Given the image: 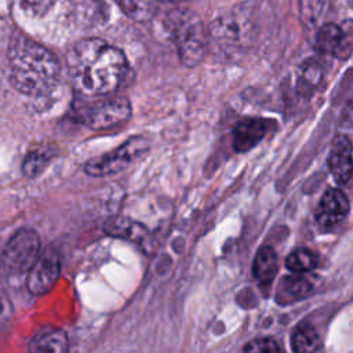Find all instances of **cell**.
<instances>
[{
    "label": "cell",
    "mask_w": 353,
    "mask_h": 353,
    "mask_svg": "<svg viewBox=\"0 0 353 353\" xmlns=\"http://www.w3.org/2000/svg\"><path fill=\"white\" fill-rule=\"evenodd\" d=\"M72 85L85 97L110 95L127 72L125 55L101 39H83L66 55Z\"/></svg>",
    "instance_id": "cell-1"
},
{
    "label": "cell",
    "mask_w": 353,
    "mask_h": 353,
    "mask_svg": "<svg viewBox=\"0 0 353 353\" xmlns=\"http://www.w3.org/2000/svg\"><path fill=\"white\" fill-rule=\"evenodd\" d=\"M8 79L14 88L26 95L50 94L59 81L61 66L44 46L15 32L7 50Z\"/></svg>",
    "instance_id": "cell-2"
},
{
    "label": "cell",
    "mask_w": 353,
    "mask_h": 353,
    "mask_svg": "<svg viewBox=\"0 0 353 353\" xmlns=\"http://www.w3.org/2000/svg\"><path fill=\"white\" fill-rule=\"evenodd\" d=\"M178 55L183 65L196 66L203 61L208 50V32L200 18L190 12H175L170 25Z\"/></svg>",
    "instance_id": "cell-3"
},
{
    "label": "cell",
    "mask_w": 353,
    "mask_h": 353,
    "mask_svg": "<svg viewBox=\"0 0 353 353\" xmlns=\"http://www.w3.org/2000/svg\"><path fill=\"white\" fill-rule=\"evenodd\" d=\"M131 103L125 97L99 95L79 109L80 121L91 130L102 131L114 128L131 117Z\"/></svg>",
    "instance_id": "cell-4"
},
{
    "label": "cell",
    "mask_w": 353,
    "mask_h": 353,
    "mask_svg": "<svg viewBox=\"0 0 353 353\" xmlns=\"http://www.w3.org/2000/svg\"><path fill=\"white\" fill-rule=\"evenodd\" d=\"M39 255V234L32 229H21L8 240L3 250L0 259L1 272L8 277L25 274L29 272Z\"/></svg>",
    "instance_id": "cell-5"
},
{
    "label": "cell",
    "mask_w": 353,
    "mask_h": 353,
    "mask_svg": "<svg viewBox=\"0 0 353 353\" xmlns=\"http://www.w3.org/2000/svg\"><path fill=\"white\" fill-rule=\"evenodd\" d=\"M149 150V141L141 135L127 139L123 145L103 156L94 157L84 164V171L91 176H106L125 170Z\"/></svg>",
    "instance_id": "cell-6"
},
{
    "label": "cell",
    "mask_w": 353,
    "mask_h": 353,
    "mask_svg": "<svg viewBox=\"0 0 353 353\" xmlns=\"http://www.w3.org/2000/svg\"><path fill=\"white\" fill-rule=\"evenodd\" d=\"M207 32L208 40H212L218 47H240L251 36L252 18L245 7H234L219 15Z\"/></svg>",
    "instance_id": "cell-7"
},
{
    "label": "cell",
    "mask_w": 353,
    "mask_h": 353,
    "mask_svg": "<svg viewBox=\"0 0 353 353\" xmlns=\"http://www.w3.org/2000/svg\"><path fill=\"white\" fill-rule=\"evenodd\" d=\"M61 273L59 254L54 247H47L37 256L36 262L28 272V290L32 295H43L48 292Z\"/></svg>",
    "instance_id": "cell-8"
},
{
    "label": "cell",
    "mask_w": 353,
    "mask_h": 353,
    "mask_svg": "<svg viewBox=\"0 0 353 353\" xmlns=\"http://www.w3.org/2000/svg\"><path fill=\"white\" fill-rule=\"evenodd\" d=\"M349 211L347 196L341 189H328L316 208V221L323 229H331L343 222Z\"/></svg>",
    "instance_id": "cell-9"
},
{
    "label": "cell",
    "mask_w": 353,
    "mask_h": 353,
    "mask_svg": "<svg viewBox=\"0 0 353 353\" xmlns=\"http://www.w3.org/2000/svg\"><path fill=\"white\" fill-rule=\"evenodd\" d=\"M316 47L323 54L346 58L350 54V29L335 23L323 25L316 34Z\"/></svg>",
    "instance_id": "cell-10"
},
{
    "label": "cell",
    "mask_w": 353,
    "mask_h": 353,
    "mask_svg": "<svg viewBox=\"0 0 353 353\" xmlns=\"http://www.w3.org/2000/svg\"><path fill=\"white\" fill-rule=\"evenodd\" d=\"M328 167L339 185H347L352 178V141L347 135H338L331 145Z\"/></svg>",
    "instance_id": "cell-11"
},
{
    "label": "cell",
    "mask_w": 353,
    "mask_h": 353,
    "mask_svg": "<svg viewBox=\"0 0 353 353\" xmlns=\"http://www.w3.org/2000/svg\"><path fill=\"white\" fill-rule=\"evenodd\" d=\"M268 131V120L259 117H245L233 130V148L239 153H245L256 146Z\"/></svg>",
    "instance_id": "cell-12"
},
{
    "label": "cell",
    "mask_w": 353,
    "mask_h": 353,
    "mask_svg": "<svg viewBox=\"0 0 353 353\" xmlns=\"http://www.w3.org/2000/svg\"><path fill=\"white\" fill-rule=\"evenodd\" d=\"M68 349H69V342H68L66 334L62 330H55V328L41 331L32 339L29 345V350L37 352V353H43V352L63 353Z\"/></svg>",
    "instance_id": "cell-13"
},
{
    "label": "cell",
    "mask_w": 353,
    "mask_h": 353,
    "mask_svg": "<svg viewBox=\"0 0 353 353\" xmlns=\"http://www.w3.org/2000/svg\"><path fill=\"white\" fill-rule=\"evenodd\" d=\"M277 272V255L276 251L263 245L258 250L252 262V274L261 284H268L273 280Z\"/></svg>",
    "instance_id": "cell-14"
},
{
    "label": "cell",
    "mask_w": 353,
    "mask_h": 353,
    "mask_svg": "<svg viewBox=\"0 0 353 353\" xmlns=\"http://www.w3.org/2000/svg\"><path fill=\"white\" fill-rule=\"evenodd\" d=\"M55 156V149L51 145H40L30 150L22 164L23 174L29 178H34L44 171L50 164L51 159Z\"/></svg>",
    "instance_id": "cell-15"
},
{
    "label": "cell",
    "mask_w": 353,
    "mask_h": 353,
    "mask_svg": "<svg viewBox=\"0 0 353 353\" xmlns=\"http://www.w3.org/2000/svg\"><path fill=\"white\" fill-rule=\"evenodd\" d=\"M291 347L294 352L298 353H310L320 350L321 341L316 328L306 323L298 325L291 335Z\"/></svg>",
    "instance_id": "cell-16"
},
{
    "label": "cell",
    "mask_w": 353,
    "mask_h": 353,
    "mask_svg": "<svg viewBox=\"0 0 353 353\" xmlns=\"http://www.w3.org/2000/svg\"><path fill=\"white\" fill-rule=\"evenodd\" d=\"M321 79H323L321 65L316 61H307L299 69L296 88L303 95L312 94L321 83Z\"/></svg>",
    "instance_id": "cell-17"
},
{
    "label": "cell",
    "mask_w": 353,
    "mask_h": 353,
    "mask_svg": "<svg viewBox=\"0 0 353 353\" xmlns=\"http://www.w3.org/2000/svg\"><path fill=\"white\" fill-rule=\"evenodd\" d=\"M73 14L83 22H99L105 17L102 0H68Z\"/></svg>",
    "instance_id": "cell-18"
},
{
    "label": "cell",
    "mask_w": 353,
    "mask_h": 353,
    "mask_svg": "<svg viewBox=\"0 0 353 353\" xmlns=\"http://www.w3.org/2000/svg\"><path fill=\"white\" fill-rule=\"evenodd\" d=\"M285 266L294 273L310 272L317 266V256L313 251L299 247L291 251V254L287 256Z\"/></svg>",
    "instance_id": "cell-19"
},
{
    "label": "cell",
    "mask_w": 353,
    "mask_h": 353,
    "mask_svg": "<svg viewBox=\"0 0 353 353\" xmlns=\"http://www.w3.org/2000/svg\"><path fill=\"white\" fill-rule=\"evenodd\" d=\"M280 287L285 292V295H288L294 299L305 298L312 290V284H310L309 279H306L301 273H295V274L284 277L281 280Z\"/></svg>",
    "instance_id": "cell-20"
},
{
    "label": "cell",
    "mask_w": 353,
    "mask_h": 353,
    "mask_svg": "<svg viewBox=\"0 0 353 353\" xmlns=\"http://www.w3.org/2000/svg\"><path fill=\"white\" fill-rule=\"evenodd\" d=\"M124 12L135 21H146L154 11V0H117Z\"/></svg>",
    "instance_id": "cell-21"
},
{
    "label": "cell",
    "mask_w": 353,
    "mask_h": 353,
    "mask_svg": "<svg viewBox=\"0 0 353 353\" xmlns=\"http://www.w3.org/2000/svg\"><path fill=\"white\" fill-rule=\"evenodd\" d=\"M15 1L26 15L39 18L46 15L52 8L57 0H15Z\"/></svg>",
    "instance_id": "cell-22"
},
{
    "label": "cell",
    "mask_w": 353,
    "mask_h": 353,
    "mask_svg": "<svg viewBox=\"0 0 353 353\" xmlns=\"http://www.w3.org/2000/svg\"><path fill=\"white\" fill-rule=\"evenodd\" d=\"M327 0H299L301 14L310 23H314L325 8Z\"/></svg>",
    "instance_id": "cell-23"
},
{
    "label": "cell",
    "mask_w": 353,
    "mask_h": 353,
    "mask_svg": "<svg viewBox=\"0 0 353 353\" xmlns=\"http://www.w3.org/2000/svg\"><path fill=\"white\" fill-rule=\"evenodd\" d=\"M244 352H281L283 347L273 338H258L248 342L244 347Z\"/></svg>",
    "instance_id": "cell-24"
}]
</instances>
